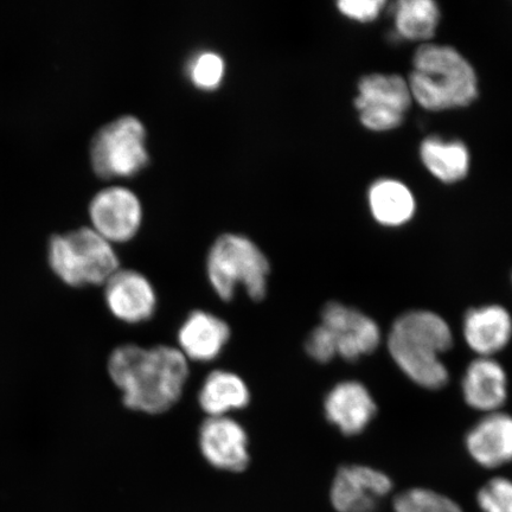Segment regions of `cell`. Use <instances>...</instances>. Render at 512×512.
Masks as SVG:
<instances>
[{
    "instance_id": "cell-4",
    "label": "cell",
    "mask_w": 512,
    "mask_h": 512,
    "mask_svg": "<svg viewBox=\"0 0 512 512\" xmlns=\"http://www.w3.org/2000/svg\"><path fill=\"white\" fill-rule=\"evenodd\" d=\"M270 262L245 235L227 233L211 245L207 256V275L216 296L230 302L243 288L254 302L267 294Z\"/></svg>"
},
{
    "instance_id": "cell-9",
    "label": "cell",
    "mask_w": 512,
    "mask_h": 512,
    "mask_svg": "<svg viewBox=\"0 0 512 512\" xmlns=\"http://www.w3.org/2000/svg\"><path fill=\"white\" fill-rule=\"evenodd\" d=\"M93 229L102 238L113 242H127L137 235L143 222V207L130 189L108 187L96 194L89 203Z\"/></svg>"
},
{
    "instance_id": "cell-24",
    "label": "cell",
    "mask_w": 512,
    "mask_h": 512,
    "mask_svg": "<svg viewBox=\"0 0 512 512\" xmlns=\"http://www.w3.org/2000/svg\"><path fill=\"white\" fill-rule=\"evenodd\" d=\"M477 501L484 512H512V480L492 478L479 490Z\"/></svg>"
},
{
    "instance_id": "cell-11",
    "label": "cell",
    "mask_w": 512,
    "mask_h": 512,
    "mask_svg": "<svg viewBox=\"0 0 512 512\" xmlns=\"http://www.w3.org/2000/svg\"><path fill=\"white\" fill-rule=\"evenodd\" d=\"M377 403L366 384L344 380L326 394L324 415L330 424L345 437L362 434L376 418Z\"/></svg>"
},
{
    "instance_id": "cell-3",
    "label": "cell",
    "mask_w": 512,
    "mask_h": 512,
    "mask_svg": "<svg viewBox=\"0 0 512 512\" xmlns=\"http://www.w3.org/2000/svg\"><path fill=\"white\" fill-rule=\"evenodd\" d=\"M407 82L413 100L432 112L469 106L478 95L475 69L458 50L440 44L415 51Z\"/></svg>"
},
{
    "instance_id": "cell-1",
    "label": "cell",
    "mask_w": 512,
    "mask_h": 512,
    "mask_svg": "<svg viewBox=\"0 0 512 512\" xmlns=\"http://www.w3.org/2000/svg\"><path fill=\"white\" fill-rule=\"evenodd\" d=\"M108 373L128 409L162 414L181 399L189 366L182 352L168 345L146 349L125 344L113 350Z\"/></svg>"
},
{
    "instance_id": "cell-15",
    "label": "cell",
    "mask_w": 512,
    "mask_h": 512,
    "mask_svg": "<svg viewBox=\"0 0 512 512\" xmlns=\"http://www.w3.org/2000/svg\"><path fill=\"white\" fill-rule=\"evenodd\" d=\"M464 402L473 411L485 414L502 411L508 401V374L495 357H475L462 377Z\"/></svg>"
},
{
    "instance_id": "cell-23",
    "label": "cell",
    "mask_w": 512,
    "mask_h": 512,
    "mask_svg": "<svg viewBox=\"0 0 512 512\" xmlns=\"http://www.w3.org/2000/svg\"><path fill=\"white\" fill-rule=\"evenodd\" d=\"M394 512H463L459 505L438 492L414 488L394 499Z\"/></svg>"
},
{
    "instance_id": "cell-25",
    "label": "cell",
    "mask_w": 512,
    "mask_h": 512,
    "mask_svg": "<svg viewBox=\"0 0 512 512\" xmlns=\"http://www.w3.org/2000/svg\"><path fill=\"white\" fill-rule=\"evenodd\" d=\"M305 351L311 360L320 364L330 363L338 357L335 338L322 324L316 326L307 336Z\"/></svg>"
},
{
    "instance_id": "cell-12",
    "label": "cell",
    "mask_w": 512,
    "mask_h": 512,
    "mask_svg": "<svg viewBox=\"0 0 512 512\" xmlns=\"http://www.w3.org/2000/svg\"><path fill=\"white\" fill-rule=\"evenodd\" d=\"M203 457L216 469L241 472L249 464L248 435L238 421L229 416H210L200 427Z\"/></svg>"
},
{
    "instance_id": "cell-16",
    "label": "cell",
    "mask_w": 512,
    "mask_h": 512,
    "mask_svg": "<svg viewBox=\"0 0 512 512\" xmlns=\"http://www.w3.org/2000/svg\"><path fill=\"white\" fill-rule=\"evenodd\" d=\"M469 456L484 469L512 463V415L503 411L482 415L465 435Z\"/></svg>"
},
{
    "instance_id": "cell-6",
    "label": "cell",
    "mask_w": 512,
    "mask_h": 512,
    "mask_svg": "<svg viewBox=\"0 0 512 512\" xmlns=\"http://www.w3.org/2000/svg\"><path fill=\"white\" fill-rule=\"evenodd\" d=\"M91 160L102 178L132 177L150 162L145 126L134 115H123L102 126L91 143Z\"/></svg>"
},
{
    "instance_id": "cell-22",
    "label": "cell",
    "mask_w": 512,
    "mask_h": 512,
    "mask_svg": "<svg viewBox=\"0 0 512 512\" xmlns=\"http://www.w3.org/2000/svg\"><path fill=\"white\" fill-rule=\"evenodd\" d=\"M226 72L223 57L213 50L198 51L187 66L190 82L203 91H211L221 85Z\"/></svg>"
},
{
    "instance_id": "cell-19",
    "label": "cell",
    "mask_w": 512,
    "mask_h": 512,
    "mask_svg": "<svg viewBox=\"0 0 512 512\" xmlns=\"http://www.w3.org/2000/svg\"><path fill=\"white\" fill-rule=\"evenodd\" d=\"M420 158L426 169L446 184L462 181L470 169V153L460 140L428 137L421 143Z\"/></svg>"
},
{
    "instance_id": "cell-14",
    "label": "cell",
    "mask_w": 512,
    "mask_h": 512,
    "mask_svg": "<svg viewBox=\"0 0 512 512\" xmlns=\"http://www.w3.org/2000/svg\"><path fill=\"white\" fill-rule=\"evenodd\" d=\"M462 335L476 357H495L512 341V315L499 304L471 307L463 318Z\"/></svg>"
},
{
    "instance_id": "cell-20",
    "label": "cell",
    "mask_w": 512,
    "mask_h": 512,
    "mask_svg": "<svg viewBox=\"0 0 512 512\" xmlns=\"http://www.w3.org/2000/svg\"><path fill=\"white\" fill-rule=\"evenodd\" d=\"M369 207L384 227H400L412 219L415 201L411 190L395 179H379L369 189Z\"/></svg>"
},
{
    "instance_id": "cell-26",
    "label": "cell",
    "mask_w": 512,
    "mask_h": 512,
    "mask_svg": "<svg viewBox=\"0 0 512 512\" xmlns=\"http://www.w3.org/2000/svg\"><path fill=\"white\" fill-rule=\"evenodd\" d=\"M384 5L386 2L383 0H341L337 3V8L352 21L368 23L380 16Z\"/></svg>"
},
{
    "instance_id": "cell-21",
    "label": "cell",
    "mask_w": 512,
    "mask_h": 512,
    "mask_svg": "<svg viewBox=\"0 0 512 512\" xmlns=\"http://www.w3.org/2000/svg\"><path fill=\"white\" fill-rule=\"evenodd\" d=\"M396 34L408 41H428L438 28L440 11L432 0H400L392 8Z\"/></svg>"
},
{
    "instance_id": "cell-2",
    "label": "cell",
    "mask_w": 512,
    "mask_h": 512,
    "mask_svg": "<svg viewBox=\"0 0 512 512\" xmlns=\"http://www.w3.org/2000/svg\"><path fill=\"white\" fill-rule=\"evenodd\" d=\"M451 325L439 313L413 309L395 318L387 336V349L394 364L422 389H443L451 375L444 355L453 348Z\"/></svg>"
},
{
    "instance_id": "cell-13",
    "label": "cell",
    "mask_w": 512,
    "mask_h": 512,
    "mask_svg": "<svg viewBox=\"0 0 512 512\" xmlns=\"http://www.w3.org/2000/svg\"><path fill=\"white\" fill-rule=\"evenodd\" d=\"M105 285L108 309L121 322L145 323L155 315L157 294L144 274L119 268Z\"/></svg>"
},
{
    "instance_id": "cell-8",
    "label": "cell",
    "mask_w": 512,
    "mask_h": 512,
    "mask_svg": "<svg viewBox=\"0 0 512 512\" xmlns=\"http://www.w3.org/2000/svg\"><path fill=\"white\" fill-rule=\"evenodd\" d=\"M322 322L335 338L337 356L347 362L360 361L380 348L382 331L367 313L341 302L325 304Z\"/></svg>"
},
{
    "instance_id": "cell-10",
    "label": "cell",
    "mask_w": 512,
    "mask_h": 512,
    "mask_svg": "<svg viewBox=\"0 0 512 512\" xmlns=\"http://www.w3.org/2000/svg\"><path fill=\"white\" fill-rule=\"evenodd\" d=\"M393 490L386 473L367 465H345L331 486V502L338 512H374Z\"/></svg>"
},
{
    "instance_id": "cell-17",
    "label": "cell",
    "mask_w": 512,
    "mask_h": 512,
    "mask_svg": "<svg viewBox=\"0 0 512 512\" xmlns=\"http://www.w3.org/2000/svg\"><path fill=\"white\" fill-rule=\"evenodd\" d=\"M229 338V325L213 313L202 310L189 313L177 335L179 351L184 357L203 363L216 360Z\"/></svg>"
},
{
    "instance_id": "cell-27",
    "label": "cell",
    "mask_w": 512,
    "mask_h": 512,
    "mask_svg": "<svg viewBox=\"0 0 512 512\" xmlns=\"http://www.w3.org/2000/svg\"><path fill=\"white\" fill-rule=\"evenodd\" d=\"M511 280H512V275H511Z\"/></svg>"
},
{
    "instance_id": "cell-18",
    "label": "cell",
    "mask_w": 512,
    "mask_h": 512,
    "mask_svg": "<svg viewBox=\"0 0 512 512\" xmlns=\"http://www.w3.org/2000/svg\"><path fill=\"white\" fill-rule=\"evenodd\" d=\"M251 401L248 386L239 375L227 370H215L204 380L198 403L210 416H228L230 412L246 408Z\"/></svg>"
},
{
    "instance_id": "cell-7",
    "label": "cell",
    "mask_w": 512,
    "mask_h": 512,
    "mask_svg": "<svg viewBox=\"0 0 512 512\" xmlns=\"http://www.w3.org/2000/svg\"><path fill=\"white\" fill-rule=\"evenodd\" d=\"M355 107L364 127L392 131L402 124L412 105L408 82L400 75L370 74L358 83Z\"/></svg>"
},
{
    "instance_id": "cell-5",
    "label": "cell",
    "mask_w": 512,
    "mask_h": 512,
    "mask_svg": "<svg viewBox=\"0 0 512 512\" xmlns=\"http://www.w3.org/2000/svg\"><path fill=\"white\" fill-rule=\"evenodd\" d=\"M49 264L64 283L74 287L106 284L119 270L112 243L91 227L54 235L49 241Z\"/></svg>"
}]
</instances>
